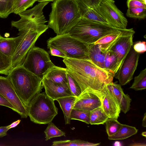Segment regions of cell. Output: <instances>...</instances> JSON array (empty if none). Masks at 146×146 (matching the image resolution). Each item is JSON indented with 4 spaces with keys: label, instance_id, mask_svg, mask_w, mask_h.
I'll use <instances>...</instances> for the list:
<instances>
[{
    "label": "cell",
    "instance_id": "obj_44",
    "mask_svg": "<svg viewBox=\"0 0 146 146\" xmlns=\"http://www.w3.org/2000/svg\"><path fill=\"white\" fill-rule=\"evenodd\" d=\"M55 0H37V1L38 2H41L43 1H54Z\"/></svg>",
    "mask_w": 146,
    "mask_h": 146
},
{
    "label": "cell",
    "instance_id": "obj_26",
    "mask_svg": "<svg viewBox=\"0 0 146 146\" xmlns=\"http://www.w3.org/2000/svg\"><path fill=\"white\" fill-rule=\"evenodd\" d=\"M130 88L136 91L141 90L146 88V68L135 77L133 82Z\"/></svg>",
    "mask_w": 146,
    "mask_h": 146
},
{
    "label": "cell",
    "instance_id": "obj_3",
    "mask_svg": "<svg viewBox=\"0 0 146 146\" xmlns=\"http://www.w3.org/2000/svg\"><path fill=\"white\" fill-rule=\"evenodd\" d=\"M48 26L57 35L68 33L81 18L77 0H55Z\"/></svg>",
    "mask_w": 146,
    "mask_h": 146
},
{
    "label": "cell",
    "instance_id": "obj_36",
    "mask_svg": "<svg viewBox=\"0 0 146 146\" xmlns=\"http://www.w3.org/2000/svg\"><path fill=\"white\" fill-rule=\"evenodd\" d=\"M131 101L129 95L124 93L119 104L121 111L124 113L128 112L130 108Z\"/></svg>",
    "mask_w": 146,
    "mask_h": 146
},
{
    "label": "cell",
    "instance_id": "obj_19",
    "mask_svg": "<svg viewBox=\"0 0 146 146\" xmlns=\"http://www.w3.org/2000/svg\"><path fill=\"white\" fill-rule=\"evenodd\" d=\"M106 53L102 51L98 44L93 43L88 45V54L89 59L96 65L103 69H104Z\"/></svg>",
    "mask_w": 146,
    "mask_h": 146
},
{
    "label": "cell",
    "instance_id": "obj_14",
    "mask_svg": "<svg viewBox=\"0 0 146 146\" xmlns=\"http://www.w3.org/2000/svg\"><path fill=\"white\" fill-rule=\"evenodd\" d=\"M42 84L46 94L54 100L62 98L74 96L70 90L68 84H56L44 78L42 79Z\"/></svg>",
    "mask_w": 146,
    "mask_h": 146
},
{
    "label": "cell",
    "instance_id": "obj_4",
    "mask_svg": "<svg viewBox=\"0 0 146 146\" xmlns=\"http://www.w3.org/2000/svg\"><path fill=\"white\" fill-rule=\"evenodd\" d=\"M7 77L27 108L30 102L41 92L43 87L42 79L22 65L12 68Z\"/></svg>",
    "mask_w": 146,
    "mask_h": 146
},
{
    "label": "cell",
    "instance_id": "obj_42",
    "mask_svg": "<svg viewBox=\"0 0 146 146\" xmlns=\"http://www.w3.org/2000/svg\"><path fill=\"white\" fill-rule=\"evenodd\" d=\"M21 120L19 119L11 123L10 125H8V128L9 129L11 128H14L16 127L20 123Z\"/></svg>",
    "mask_w": 146,
    "mask_h": 146
},
{
    "label": "cell",
    "instance_id": "obj_46",
    "mask_svg": "<svg viewBox=\"0 0 146 146\" xmlns=\"http://www.w3.org/2000/svg\"><path fill=\"white\" fill-rule=\"evenodd\" d=\"M119 144H120L118 142H116L114 143V145H119Z\"/></svg>",
    "mask_w": 146,
    "mask_h": 146
},
{
    "label": "cell",
    "instance_id": "obj_24",
    "mask_svg": "<svg viewBox=\"0 0 146 146\" xmlns=\"http://www.w3.org/2000/svg\"><path fill=\"white\" fill-rule=\"evenodd\" d=\"M109 118L104 111L102 107H100L90 111V124H103Z\"/></svg>",
    "mask_w": 146,
    "mask_h": 146
},
{
    "label": "cell",
    "instance_id": "obj_7",
    "mask_svg": "<svg viewBox=\"0 0 146 146\" xmlns=\"http://www.w3.org/2000/svg\"><path fill=\"white\" fill-rule=\"evenodd\" d=\"M47 46L57 48L65 54L66 58L89 59L88 54V45L70 36L68 33L49 38Z\"/></svg>",
    "mask_w": 146,
    "mask_h": 146
},
{
    "label": "cell",
    "instance_id": "obj_16",
    "mask_svg": "<svg viewBox=\"0 0 146 146\" xmlns=\"http://www.w3.org/2000/svg\"><path fill=\"white\" fill-rule=\"evenodd\" d=\"M102 107L109 118L117 119L121 112L119 103L106 87V94L102 102Z\"/></svg>",
    "mask_w": 146,
    "mask_h": 146
},
{
    "label": "cell",
    "instance_id": "obj_23",
    "mask_svg": "<svg viewBox=\"0 0 146 146\" xmlns=\"http://www.w3.org/2000/svg\"><path fill=\"white\" fill-rule=\"evenodd\" d=\"M120 67L115 54L110 50L107 51L104 61V69L115 75Z\"/></svg>",
    "mask_w": 146,
    "mask_h": 146
},
{
    "label": "cell",
    "instance_id": "obj_28",
    "mask_svg": "<svg viewBox=\"0 0 146 146\" xmlns=\"http://www.w3.org/2000/svg\"><path fill=\"white\" fill-rule=\"evenodd\" d=\"M14 0H0V18H6L13 13Z\"/></svg>",
    "mask_w": 146,
    "mask_h": 146
},
{
    "label": "cell",
    "instance_id": "obj_41",
    "mask_svg": "<svg viewBox=\"0 0 146 146\" xmlns=\"http://www.w3.org/2000/svg\"><path fill=\"white\" fill-rule=\"evenodd\" d=\"M9 129L8 125L0 127V137L6 135L7 132Z\"/></svg>",
    "mask_w": 146,
    "mask_h": 146
},
{
    "label": "cell",
    "instance_id": "obj_21",
    "mask_svg": "<svg viewBox=\"0 0 146 146\" xmlns=\"http://www.w3.org/2000/svg\"><path fill=\"white\" fill-rule=\"evenodd\" d=\"M17 37L6 38L0 37V52L5 56L12 58L15 51Z\"/></svg>",
    "mask_w": 146,
    "mask_h": 146
},
{
    "label": "cell",
    "instance_id": "obj_13",
    "mask_svg": "<svg viewBox=\"0 0 146 146\" xmlns=\"http://www.w3.org/2000/svg\"><path fill=\"white\" fill-rule=\"evenodd\" d=\"M135 33L133 30L119 37L110 50L116 55L120 66L133 45V36Z\"/></svg>",
    "mask_w": 146,
    "mask_h": 146
},
{
    "label": "cell",
    "instance_id": "obj_32",
    "mask_svg": "<svg viewBox=\"0 0 146 146\" xmlns=\"http://www.w3.org/2000/svg\"><path fill=\"white\" fill-rule=\"evenodd\" d=\"M126 15L127 17L139 20L145 19L146 17V8L128 7Z\"/></svg>",
    "mask_w": 146,
    "mask_h": 146
},
{
    "label": "cell",
    "instance_id": "obj_35",
    "mask_svg": "<svg viewBox=\"0 0 146 146\" xmlns=\"http://www.w3.org/2000/svg\"><path fill=\"white\" fill-rule=\"evenodd\" d=\"M66 73L68 83L70 90L74 96L78 97L82 93L81 88L77 82L67 71Z\"/></svg>",
    "mask_w": 146,
    "mask_h": 146
},
{
    "label": "cell",
    "instance_id": "obj_45",
    "mask_svg": "<svg viewBox=\"0 0 146 146\" xmlns=\"http://www.w3.org/2000/svg\"><path fill=\"white\" fill-rule=\"evenodd\" d=\"M141 135L145 137H146V132L145 131L142 133Z\"/></svg>",
    "mask_w": 146,
    "mask_h": 146
},
{
    "label": "cell",
    "instance_id": "obj_43",
    "mask_svg": "<svg viewBox=\"0 0 146 146\" xmlns=\"http://www.w3.org/2000/svg\"><path fill=\"white\" fill-rule=\"evenodd\" d=\"M142 126L144 127H146V113L144 114L142 121Z\"/></svg>",
    "mask_w": 146,
    "mask_h": 146
},
{
    "label": "cell",
    "instance_id": "obj_11",
    "mask_svg": "<svg viewBox=\"0 0 146 146\" xmlns=\"http://www.w3.org/2000/svg\"><path fill=\"white\" fill-rule=\"evenodd\" d=\"M0 94L14 107L22 118L28 116L27 108L16 93L9 79L0 76Z\"/></svg>",
    "mask_w": 146,
    "mask_h": 146
},
{
    "label": "cell",
    "instance_id": "obj_22",
    "mask_svg": "<svg viewBox=\"0 0 146 146\" xmlns=\"http://www.w3.org/2000/svg\"><path fill=\"white\" fill-rule=\"evenodd\" d=\"M137 132L138 129L135 127L122 124L115 133L109 136L108 138L111 140L124 139L136 134Z\"/></svg>",
    "mask_w": 146,
    "mask_h": 146
},
{
    "label": "cell",
    "instance_id": "obj_2",
    "mask_svg": "<svg viewBox=\"0 0 146 146\" xmlns=\"http://www.w3.org/2000/svg\"><path fill=\"white\" fill-rule=\"evenodd\" d=\"M67 71L77 82L82 94L92 93L102 103L105 95L107 85L113 82L115 75L101 68L90 59L64 58Z\"/></svg>",
    "mask_w": 146,
    "mask_h": 146
},
{
    "label": "cell",
    "instance_id": "obj_10",
    "mask_svg": "<svg viewBox=\"0 0 146 146\" xmlns=\"http://www.w3.org/2000/svg\"><path fill=\"white\" fill-rule=\"evenodd\" d=\"M139 55L140 54L134 50L132 46L115 76L121 86L126 85L133 79L138 65Z\"/></svg>",
    "mask_w": 146,
    "mask_h": 146
},
{
    "label": "cell",
    "instance_id": "obj_17",
    "mask_svg": "<svg viewBox=\"0 0 146 146\" xmlns=\"http://www.w3.org/2000/svg\"><path fill=\"white\" fill-rule=\"evenodd\" d=\"M133 30L131 28L118 31L101 38L94 43L98 44L102 51L106 53L110 50L119 37Z\"/></svg>",
    "mask_w": 146,
    "mask_h": 146
},
{
    "label": "cell",
    "instance_id": "obj_29",
    "mask_svg": "<svg viewBox=\"0 0 146 146\" xmlns=\"http://www.w3.org/2000/svg\"><path fill=\"white\" fill-rule=\"evenodd\" d=\"M46 141L51 138L62 136H65V133L58 129L54 124L51 122L48 123L46 128L44 131Z\"/></svg>",
    "mask_w": 146,
    "mask_h": 146
},
{
    "label": "cell",
    "instance_id": "obj_34",
    "mask_svg": "<svg viewBox=\"0 0 146 146\" xmlns=\"http://www.w3.org/2000/svg\"><path fill=\"white\" fill-rule=\"evenodd\" d=\"M106 87L119 104L122 95L124 93L121 86L119 84L113 83L112 82L108 84Z\"/></svg>",
    "mask_w": 146,
    "mask_h": 146
},
{
    "label": "cell",
    "instance_id": "obj_5",
    "mask_svg": "<svg viewBox=\"0 0 146 146\" xmlns=\"http://www.w3.org/2000/svg\"><path fill=\"white\" fill-rule=\"evenodd\" d=\"M122 29H123L81 17L68 33L72 37L89 45L106 35Z\"/></svg>",
    "mask_w": 146,
    "mask_h": 146
},
{
    "label": "cell",
    "instance_id": "obj_25",
    "mask_svg": "<svg viewBox=\"0 0 146 146\" xmlns=\"http://www.w3.org/2000/svg\"><path fill=\"white\" fill-rule=\"evenodd\" d=\"M52 146H93L99 145L100 143H94L80 139L66 140L53 141Z\"/></svg>",
    "mask_w": 146,
    "mask_h": 146
},
{
    "label": "cell",
    "instance_id": "obj_39",
    "mask_svg": "<svg viewBox=\"0 0 146 146\" xmlns=\"http://www.w3.org/2000/svg\"><path fill=\"white\" fill-rule=\"evenodd\" d=\"M49 50V53L52 56L61 57L64 58H66L64 53L58 48L52 46H47Z\"/></svg>",
    "mask_w": 146,
    "mask_h": 146
},
{
    "label": "cell",
    "instance_id": "obj_6",
    "mask_svg": "<svg viewBox=\"0 0 146 146\" xmlns=\"http://www.w3.org/2000/svg\"><path fill=\"white\" fill-rule=\"evenodd\" d=\"M27 109L31 121L40 124L52 122L58 113L54 100L45 92L40 93L36 96L30 102Z\"/></svg>",
    "mask_w": 146,
    "mask_h": 146
},
{
    "label": "cell",
    "instance_id": "obj_20",
    "mask_svg": "<svg viewBox=\"0 0 146 146\" xmlns=\"http://www.w3.org/2000/svg\"><path fill=\"white\" fill-rule=\"evenodd\" d=\"M77 97L75 96L66 97L56 100L59 103L64 115L66 124L70 123V113L73 108Z\"/></svg>",
    "mask_w": 146,
    "mask_h": 146
},
{
    "label": "cell",
    "instance_id": "obj_12",
    "mask_svg": "<svg viewBox=\"0 0 146 146\" xmlns=\"http://www.w3.org/2000/svg\"><path fill=\"white\" fill-rule=\"evenodd\" d=\"M102 0H77L81 17L108 24L100 11Z\"/></svg>",
    "mask_w": 146,
    "mask_h": 146
},
{
    "label": "cell",
    "instance_id": "obj_15",
    "mask_svg": "<svg viewBox=\"0 0 146 146\" xmlns=\"http://www.w3.org/2000/svg\"><path fill=\"white\" fill-rule=\"evenodd\" d=\"M102 106V102L98 97L92 93L86 92L77 97L73 108L91 111Z\"/></svg>",
    "mask_w": 146,
    "mask_h": 146
},
{
    "label": "cell",
    "instance_id": "obj_40",
    "mask_svg": "<svg viewBox=\"0 0 146 146\" xmlns=\"http://www.w3.org/2000/svg\"><path fill=\"white\" fill-rule=\"evenodd\" d=\"M0 105L9 108L16 112V110L13 106L1 94H0Z\"/></svg>",
    "mask_w": 146,
    "mask_h": 146
},
{
    "label": "cell",
    "instance_id": "obj_47",
    "mask_svg": "<svg viewBox=\"0 0 146 146\" xmlns=\"http://www.w3.org/2000/svg\"><path fill=\"white\" fill-rule=\"evenodd\" d=\"M144 4H146V0H140Z\"/></svg>",
    "mask_w": 146,
    "mask_h": 146
},
{
    "label": "cell",
    "instance_id": "obj_48",
    "mask_svg": "<svg viewBox=\"0 0 146 146\" xmlns=\"http://www.w3.org/2000/svg\"></svg>",
    "mask_w": 146,
    "mask_h": 146
},
{
    "label": "cell",
    "instance_id": "obj_33",
    "mask_svg": "<svg viewBox=\"0 0 146 146\" xmlns=\"http://www.w3.org/2000/svg\"><path fill=\"white\" fill-rule=\"evenodd\" d=\"M106 129L108 136L115 133L121 126L122 124L117 119L109 118L105 122Z\"/></svg>",
    "mask_w": 146,
    "mask_h": 146
},
{
    "label": "cell",
    "instance_id": "obj_18",
    "mask_svg": "<svg viewBox=\"0 0 146 146\" xmlns=\"http://www.w3.org/2000/svg\"><path fill=\"white\" fill-rule=\"evenodd\" d=\"M66 68L55 65L52 67L47 72L43 78L58 84H68Z\"/></svg>",
    "mask_w": 146,
    "mask_h": 146
},
{
    "label": "cell",
    "instance_id": "obj_38",
    "mask_svg": "<svg viewBox=\"0 0 146 146\" xmlns=\"http://www.w3.org/2000/svg\"><path fill=\"white\" fill-rule=\"evenodd\" d=\"M127 6L128 7H136L146 8V4L140 0H127Z\"/></svg>",
    "mask_w": 146,
    "mask_h": 146
},
{
    "label": "cell",
    "instance_id": "obj_37",
    "mask_svg": "<svg viewBox=\"0 0 146 146\" xmlns=\"http://www.w3.org/2000/svg\"><path fill=\"white\" fill-rule=\"evenodd\" d=\"M133 47L137 52L140 54L146 51V42L144 41H138L135 43Z\"/></svg>",
    "mask_w": 146,
    "mask_h": 146
},
{
    "label": "cell",
    "instance_id": "obj_27",
    "mask_svg": "<svg viewBox=\"0 0 146 146\" xmlns=\"http://www.w3.org/2000/svg\"><path fill=\"white\" fill-rule=\"evenodd\" d=\"M90 111L73 108L70 115L71 119H75L90 124Z\"/></svg>",
    "mask_w": 146,
    "mask_h": 146
},
{
    "label": "cell",
    "instance_id": "obj_30",
    "mask_svg": "<svg viewBox=\"0 0 146 146\" xmlns=\"http://www.w3.org/2000/svg\"><path fill=\"white\" fill-rule=\"evenodd\" d=\"M37 0H14L13 12L18 14L32 7Z\"/></svg>",
    "mask_w": 146,
    "mask_h": 146
},
{
    "label": "cell",
    "instance_id": "obj_8",
    "mask_svg": "<svg viewBox=\"0 0 146 146\" xmlns=\"http://www.w3.org/2000/svg\"><path fill=\"white\" fill-rule=\"evenodd\" d=\"M54 65L48 52L35 45L27 53L22 66L42 79L47 72Z\"/></svg>",
    "mask_w": 146,
    "mask_h": 146
},
{
    "label": "cell",
    "instance_id": "obj_9",
    "mask_svg": "<svg viewBox=\"0 0 146 146\" xmlns=\"http://www.w3.org/2000/svg\"><path fill=\"white\" fill-rule=\"evenodd\" d=\"M101 13L108 24L115 28L126 29L128 21L116 7L113 0H102L100 5Z\"/></svg>",
    "mask_w": 146,
    "mask_h": 146
},
{
    "label": "cell",
    "instance_id": "obj_31",
    "mask_svg": "<svg viewBox=\"0 0 146 146\" xmlns=\"http://www.w3.org/2000/svg\"><path fill=\"white\" fill-rule=\"evenodd\" d=\"M12 69L11 58L0 52V74L7 75Z\"/></svg>",
    "mask_w": 146,
    "mask_h": 146
},
{
    "label": "cell",
    "instance_id": "obj_1",
    "mask_svg": "<svg viewBox=\"0 0 146 146\" xmlns=\"http://www.w3.org/2000/svg\"><path fill=\"white\" fill-rule=\"evenodd\" d=\"M49 3L40 2L32 9L19 13V20L11 22V26L19 31L15 51L11 58L12 68L22 65L28 52L35 46L40 36L48 29L43 10Z\"/></svg>",
    "mask_w": 146,
    "mask_h": 146
}]
</instances>
